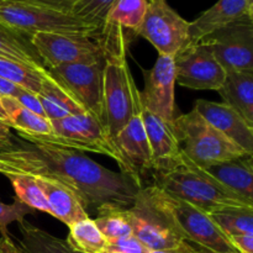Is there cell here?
Listing matches in <instances>:
<instances>
[{"label":"cell","mask_w":253,"mask_h":253,"mask_svg":"<svg viewBox=\"0 0 253 253\" xmlns=\"http://www.w3.org/2000/svg\"><path fill=\"white\" fill-rule=\"evenodd\" d=\"M189 25L167 0H148L147 11L136 35L147 40L158 54L174 56L189 43Z\"/></svg>","instance_id":"obj_9"},{"label":"cell","mask_w":253,"mask_h":253,"mask_svg":"<svg viewBox=\"0 0 253 253\" xmlns=\"http://www.w3.org/2000/svg\"><path fill=\"white\" fill-rule=\"evenodd\" d=\"M193 109L212 127L220 131L242 150L253 155V126L231 106L225 103L198 99Z\"/></svg>","instance_id":"obj_16"},{"label":"cell","mask_w":253,"mask_h":253,"mask_svg":"<svg viewBox=\"0 0 253 253\" xmlns=\"http://www.w3.org/2000/svg\"><path fill=\"white\" fill-rule=\"evenodd\" d=\"M148 7V0H116L111 7L105 24L116 25L136 35L143 21Z\"/></svg>","instance_id":"obj_27"},{"label":"cell","mask_w":253,"mask_h":253,"mask_svg":"<svg viewBox=\"0 0 253 253\" xmlns=\"http://www.w3.org/2000/svg\"><path fill=\"white\" fill-rule=\"evenodd\" d=\"M17 251V246L7 236L0 237V253H15Z\"/></svg>","instance_id":"obj_42"},{"label":"cell","mask_w":253,"mask_h":253,"mask_svg":"<svg viewBox=\"0 0 253 253\" xmlns=\"http://www.w3.org/2000/svg\"><path fill=\"white\" fill-rule=\"evenodd\" d=\"M124 210L125 209H104L98 211V217L94 222L106 241L133 236L131 225L126 219Z\"/></svg>","instance_id":"obj_31"},{"label":"cell","mask_w":253,"mask_h":253,"mask_svg":"<svg viewBox=\"0 0 253 253\" xmlns=\"http://www.w3.org/2000/svg\"><path fill=\"white\" fill-rule=\"evenodd\" d=\"M37 96L46 114V118L49 121L86 113L58 83L51 78L47 72L43 76L42 86L37 93Z\"/></svg>","instance_id":"obj_22"},{"label":"cell","mask_w":253,"mask_h":253,"mask_svg":"<svg viewBox=\"0 0 253 253\" xmlns=\"http://www.w3.org/2000/svg\"><path fill=\"white\" fill-rule=\"evenodd\" d=\"M19 230L21 237L17 247L21 253H78L68 246L66 240L32 226L26 220L20 222Z\"/></svg>","instance_id":"obj_25"},{"label":"cell","mask_w":253,"mask_h":253,"mask_svg":"<svg viewBox=\"0 0 253 253\" xmlns=\"http://www.w3.org/2000/svg\"><path fill=\"white\" fill-rule=\"evenodd\" d=\"M124 214L130 222L133 236L151 251L173 249L187 241L155 199L150 185L138 189L135 202L124 210Z\"/></svg>","instance_id":"obj_7"},{"label":"cell","mask_w":253,"mask_h":253,"mask_svg":"<svg viewBox=\"0 0 253 253\" xmlns=\"http://www.w3.org/2000/svg\"><path fill=\"white\" fill-rule=\"evenodd\" d=\"M22 90L21 86L16 85V84L11 83V82L6 81V79L0 77V95L1 96H11V98H16Z\"/></svg>","instance_id":"obj_39"},{"label":"cell","mask_w":253,"mask_h":253,"mask_svg":"<svg viewBox=\"0 0 253 253\" xmlns=\"http://www.w3.org/2000/svg\"><path fill=\"white\" fill-rule=\"evenodd\" d=\"M173 126L182 152L199 168L252 155L212 127L194 109L177 116Z\"/></svg>","instance_id":"obj_5"},{"label":"cell","mask_w":253,"mask_h":253,"mask_svg":"<svg viewBox=\"0 0 253 253\" xmlns=\"http://www.w3.org/2000/svg\"><path fill=\"white\" fill-rule=\"evenodd\" d=\"M116 0H76L71 14L77 19L101 29Z\"/></svg>","instance_id":"obj_32"},{"label":"cell","mask_w":253,"mask_h":253,"mask_svg":"<svg viewBox=\"0 0 253 253\" xmlns=\"http://www.w3.org/2000/svg\"><path fill=\"white\" fill-rule=\"evenodd\" d=\"M1 1L20 2V4L32 5V6L44 7V9L56 10V11L71 14V10L76 0H1Z\"/></svg>","instance_id":"obj_35"},{"label":"cell","mask_w":253,"mask_h":253,"mask_svg":"<svg viewBox=\"0 0 253 253\" xmlns=\"http://www.w3.org/2000/svg\"><path fill=\"white\" fill-rule=\"evenodd\" d=\"M124 161L123 172L138 188L145 187L146 175L153 172V160L150 143L143 127L141 113L133 116L113 138Z\"/></svg>","instance_id":"obj_15"},{"label":"cell","mask_w":253,"mask_h":253,"mask_svg":"<svg viewBox=\"0 0 253 253\" xmlns=\"http://www.w3.org/2000/svg\"><path fill=\"white\" fill-rule=\"evenodd\" d=\"M130 34L132 32L120 26L104 24L96 36L104 57V124L111 140L133 116L142 111L141 91L127 62Z\"/></svg>","instance_id":"obj_2"},{"label":"cell","mask_w":253,"mask_h":253,"mask_svg":"<svg viewBox=\"0 0 253 253\" xmlns=\"http://www.w3.org/2000/svg\"><path fill=\"white\" fill-rule=\"evenodd\" d=\"M175 81L194 90H219L226 79V71L203 42L189 43L173 56Z\"/></svg>","instance_id":"obj_13"},{"label":"cell","mask_w":253,"mask_h":253,"mask_svg":"<svg viewBox=\"0 0 253 253\" xmlns=\"http://www.w3.org/2000/svg\"><path fill=\"white\" fill-rule=\"evenodd\" d=\"M210 217L226 237L253 234V207L227 208L212 212Z\"/></svg>","instance_id":"obj_28"},{"label":"cell","mask_w":253,"mask_h":253,"mask_svg":"<svg viewBox=\"0 0 253 253\" xmlns=\"http://www.w3.org/2000/svg\"><path fill=\"white\" fill-rule=\"evenodd\" d=\"M253 155L215 163L202 168L205 173L224 185L242 200L253 205Z\"/></svg>","instance_id":"obj_19"},{"label":"cell","mask_w":253,"mask_h":253,"mask_svg":"<svg viewBox=\"0 0 253 253\" xmlns=\"http://www.w3.org/2000/svg\"><path fill=\"white\" fill-rule=\"evenodd\" d=\"M35 210L26 207L21 202L15 199L12 204H4L0 202V232L1 236H7V226L11 222L16 221L17 224L25 220L26 214H32Z\"/></svg>","instance_id":"obj_33"},{"label":"cell","mask_w":253,"mask_h":253,"mask_svg":"<svg viewBox=\"0 0 253 253\" xmlns=\"http://www.w3.org/2000/svg\"><path fill=\"white\" fill-rule=\"evenodd\" d=\"M150 189L188 242L214 252H236L210 215L189 203L167 194L157 185H150Z\"/></svg>","instance_id":"obj_8"},{"label":"cell","mask_w":253,"mask_h":253,"mask_svg":"<svg viewBox=\"0 0 253 253\" xmlns=\"http://www.w3.org/2000/svg\"><path fill=\"white\" fill-rule=\"evenodd\" d=\"M0 2H1V0H0Z\"/></svg>","instance_id":"obj_46"},{"label":"cell","mask_w":253,"mask_h":253,"mask_svg":"<svg viewBox=\"0 0 253 253\" xmlns=\"http://www.w3.org/2000/svg\"><path fill=\"white\" fill-rule=\"evenodd\" d=\"M35 178L48 202L52 216L58 219L67 226L81 220L88 219V211L84 209L81 200L69 188L54 178L39 175H35Z\"/></svg>","instance_id":"obj_20"},{"label":"cell","mask_w":253,"mask_h":253,"mask_svg":"<svg viewBox=\"0 0 253 253\" xmlns=\"http://www.w3.org/2000/svg\"><path fill=\"white\" fill-rule=\"evenodd\" d=\"M104 253H151V250L135 236H130L115 241H108Z\"/></svg>","instance_id":"obj_34"},{"label":"cell","mask_w":253,"mask_h":253,"mask_svg":"<svg viewBox=\"0 0 253 253\" xmlns=\"http://www.w3.org/2000/svg\"><path fill=\"white\" fill-rule=\"evenodd\" d=\"M145 89L141 91L142 108L173 123L175 116V66L173 56L158 54L155 66L146 71Z\"/></svg>","instance_id":"obj_14"},{"label":"cell","mask_w":253,"mask_h":253,"mask_svg":"<svg viewBox=\"0 0 253 253\" xmlns=\"http://www.w3.org/2000/svg\"><path fill=\"white\" fill-rule=\"evenodd\" d=\"M195 246H197V245H195ZM197 252L198 253H219V252L210 251V250L204 249V247H200V246H197ZM226 253H237V252H226Z\"/></svg>","instance_id":"obj_43"},{"label":"cell","mask_w":253,"mask_h":253,"mask_svg":"<svg viewBox=\"0 0 253 253\" xmlns=\"http://www.w3.org/2000/svg\"><path fill=\"white\" fill-rule=\"evenodd\" d=\"M51 124L53 132L47 135L17 133L22 141L29 143L105 155L115 160L123 172L124 161L120 152L109 136L104 121L98 116L83 113L51 121Z\"/></svg>","instance_id":"obj_4"},{"label":"cell","mask_w":253,"mask_h":253,"mask_svg":"<svg viewBox=\"0 0 253 253\" xmlns=\"http://www.w3.org/2000/svg\"><path fill=\"white\" fill-rule=\"evenodd\" d=\"M0 25L15 30L29 39L39 32L95 37L101 30L77 19L68 12L11 1L0 2Z\"/></svg>","instance_id":"obj_6"},{"label":"cell","mask_w":253,"mask_h":253,"mask_svg":"<svg viewBox=\"0 0 253 253\" xmlns=\"http://www.w3.org/2000/svg\"><path fill=\"white\" fill-rule=\"evenodd\" d=\"M68 227L69 234L66 242L73 251L78 253L105 252L108 241L90 217L74 222Z\"/></svg>","instance_id":"obj_26"},{"label":"cell","mask_w":253,"mask_h":253,"mask_svg":"<svg viewBox=\"0 0 253 253\" xmlns=\"http://www.w3.org/2000/svg\"><path fill=\"white\" fill-rule=\"evenodd\" d=\"M153 184L163 192L189 203L208 215L227 208L253 207L193 165L183 152L172 167L153 173Z\"/></svg>","instance_id":"obj_3"},{"label":"cell","mask_w":253,"mask_h":253,"mask_svg":"<svg viewBox=\"0 0 253 253\" xmlns=\"http://www.w3.org/2000/svg\"><path fill=\"white\" fill-rule=\"evenodd\" d=\"M217 93L222 103L231 106L253 126V72H226V79Z\"/></svg>","instance_id":"obj_21"},{"label":"cell","mask_w":253,"mask_h":253,"mask_svg":"<svg viewBox=\"0 0 253 253\" xmlns=\"http://www.w3.org/2000/svg\"><path fill=\"white\" fill-rule=\"evenodd\" d=\"M15 99H16L24 108H26L27 110L31 111V113L42 116V118H46V114H44L43 109H42V105L41 103H40L37 94L26 90V89H22V90L20 91L19 95Z\"/></svg>","instance_id":"obj_36"},{"label":"cell","mask_w":253,"mask_h":253,"mask_svg":"<svg viewBox=\"0 0 253 253\" xmlns=\"http://www.w3.org/2000/svg\"><path fill=\"white\" fill-rule=\"evenodd\" d=\"M98 36V35H96ZM95 41L86 35L39 32L30 37L46 69L72 63H91L103 59V48L98 37Z\"/></svg>","instance_id":"obj_10"},{"label":"cell","mask_w":253,"mask_h":253,"mask_svg":"<svg viewBox=\"0 0 253 253\" xmlns=\"http://www.w3.org/2000/svg\"><path fill=\"white\" fill-rule=\"evenodd\" d=\"M151 253H198L197 246H194L190 242L184 241L179 246L173 247V249L167 250H158V251H151Z\"/></svg>","instance_id":"obj_40"},{"label":"cell","mask_w":253,"mask_h":253,"mask_svg":"<svg viewBox=\"0 0 253 253\" xmlns=\"http://www.w3.org/2000/svg\"><path fill=\"white\" fill-rule=\"evenodd\" d=\"M46 72L47 69L44 72H39L31 67L0 57V77L35 94L41 89Z\"/></svg>","instance_id":"obj_30"},{"label":"cell","mask_w":253,"mask_h":253,"mask_svg":"<svg viewBox=\"0 0 253 253\" xmlns=\"http://www.w3.org/2000/svg\"><path fill=\"white\" fill-rule=\"evenodd\" d=\"M2 157L21 174L51 177L72 190L84 209H128L140 188L124 173L103 167L81 151L21 142Z\"/></svg>","instance_id":"obj_1"},{"label":"cell","mask_w":253,"mask_h":253,"mask_svg":"<svg viewBox=\"0 0 253 253\" xmlns=\"http://www.w3.org/2000/svg\"><path fill=\"white\" fill-rule=\"evenodd\" d=\"M244 19H253V0H217L190 22L189 43H197L216 30Z\"/></svg>","instance_id":"obj_18"},{"label":"cell","mask_w":253,"mask_h":253,"mask_svg":"<svg viewBox=\"0 0 253 253\" xmlns=\"http://www.w3.org/2000/svg\"><path fill=\"white\" fill-rule=\"evenodd\" d=\"M227 240L237 253H253V234L232 235Z\"/></svg>","instance_id":"obj_37"},{"label":"cell","mask_w":253,"mask_h":253,"mask_svg":"<svg viewBox=\"0 0 253 253\" xmlns=\"http://www.w3.org/2000/svg\"><path fill=\"white\" fill-rule=\"evenodd\" d=\"M0 173H2L4 175L21 174V172H20L10 161H7L6 158L2 157L1 152H0Z\"/></svg>","instance_id":"obj_41"},{"label":"cell","mask_w":253,"mask_h":253,"mask_svg":"<svg viewBox=\"0 0 253 253\" xmlns=\"http://www.w3.org/2000/svg\"><path fill=\"white\" fill-rule=\"evenodd\" d=\"M1 105L6 115L7 124L17 132L32 135H47L53 132L52 124L48 119L31 113L15 98L1 96Z\"/></svg>","instance_id":"obj_24"},{"label":"cell","mask_w":253,"mask_h":253,"mask_svg":"<svg viewBox=\"0 0 253 253\" xmlns=\"http://www.w3.org/2000/svg\"><path fill=\"white\" fill-rule=\"evenodd\" d=\"M207 44L226 72H253V19H244L208 35Z\"/></svg>","instance_id":"obj_12"},{"label":"cell","mask_w":253,"mask_h":253,"mask_svg":"<svg viewBox=\"0 0 253 253\" xmlns=\"http://www.w3.org/2000/svg\"><path fill=\"white\" fill-rule=\"evenodd\" d=\"M11 183L14 192L16 194V200L21 202L32 210L47 212L52 216L51 208L44 197L43 192L40 188L35 175L30 174H15L6 175Z\"/></svg>","instance_id":"obj_29"},{"label":"cell","mask_w":253,"mask_h":253,"mask_svg":"<svg viewBox=\"0 0 253 253\" xmlns=\"http://www.w3.org/2000/svg\"><path fill=\"white\" fill-rule=\"evenodd\" d=\"M103 59L91 63H72L47 69L58 83L86 113L94 114L104 121Z\"/></svg>","instance_id":"obj_11"},{"label":"cell","mask_w":253,"mask_h":253,"mask_svg":"<svg viewBox=\"0 0 253 253\" xmlns=\"http://www.w3.org/2000/svg\"><path fill=\"white\" fill-rule=\"evenodd\" d=\"M0 120L6 121V115H5V111H4V109H2V105H1V95H0Z\"/></svg>","instance_id":"obj_44"},{"label":"cell","mask_w":253,"mask_h":253,"mask_svg":"<svg viewBox=\"0 0 253 253\" xmlns=\"http://www.w3.org/2000/svg\"><path fill=\"white\" fill-rule=\"evenodd\" d=\"M141 119L152 153L153 173L168 169L182 155L173 123H167L145 108L141 111Z\"/></svg>","instance_id":"obj_17"},{"label":"cell","mask_w":253,"mask_h":253,"mask_svg":"<svg viewBox=\"0 0 253 253\" xmlns=\"http://www.w3.org/2000/svg\"><path fill=\"white\" fill-rule=\"evenodd\" d=\"M15 253H21V252H20V250H19V247H17V251H16V252H15Z\"/></svg>","instance_id":"obj_45"},{"label":"cell","mask_w":253,"mask_h":253,"mask_svg":"<svg viewBox=\"0 0 253 253\" xmlns=\"http://www.w3.org/2000/svg\"><path fill=\"white\" fill-rule=\"evenodd\" d=\"M16 147L15 137L11 133V127L6 121L0 120V152Z\"/></svg>","instance_id":"obj_38"},{"label":"cell","mask_w":253,"mask_h":253,"mask_svg":"<svg viewBox=\"0 0 253 253\" xmlns=\"http://www.w3.org/2000/svg\"><path fill=\"white\" fill-rule=\"evenodd\" d=\"M0 57L39 72L46 71L29 37L4 25H0Z\"/></svg>","instance_id":"obj_23"}]
</instances>
